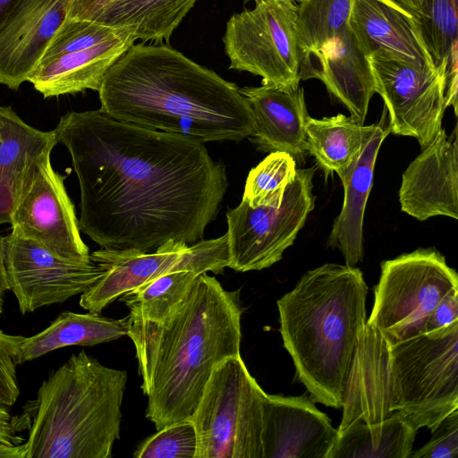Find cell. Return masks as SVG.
I'll return each mask as SVG.
<instances>
[{
    "mask_svg": "<svg viewBox=\"0 0 458 458\" xmlns=\"http://www.w3.org/2000/svg\"><path fill=\"white\" fill-rule=\"evenodd\" d=\"M90 257L104 274L81 293L80 305L97 314L125 293L164 274L181 270L220 274L229 264L226 233L191 245L169 242L152 252L101 248Z\"/></svg>",
    "mask_w": 458,
    "mask_h": 458,
    "instance_id": "8fae6325",
    "label": "cell"
},
{
    "mask_svg": "<svg viewBox=\"0 0 458 458\" xmlns=\"http://www.w3.org/2000/svg\"><path fill=\"white\" fill-rule=\"evenodd\" d=\"M291 1H293V2H294V3H301V2H302V1H304V0H291Z\"/></svg>",
    "mask_w": 458,
    "mask_h": 458,
    "instance_id": "f6af8a7d",
    "label": "cell"
},
{
    "mask_svg": "<svg viewBox=\"0 0 458 458\" xmlns=\"http://www.w3.org/2000/svg\"><path fill=\"white\" fill-rule=\"evenodd\" d=\"M54 131L78 178L80 229L102 249L152 252L202 240L228 187L204 143L100 109L67 113Z\"/></svg>",
    "mask_w": 458,
    "mask_h": 458,
    "instance_id": "6da1fadb",
    "label": "cell"
},
{
    "mask_svg": "<svg viewBox=\"0 0 458 458\" xmlns=\"http://www.w3.org/2000/svg\"><path fill=\"white\" fill-rule=\"evenodd\" d=\"M125 30L120 36L89 48L40 62L30 75L34 89L44 98L98 90L109 68L134 43Z\"/></svg>",
    "mask_w": 458,
    "mask_h": 458,
    "instance_id": "cb8c5ba5",
    "label": "cell"
},
{
    "mask_svg": "<svg viewBox=\"0 0 458 458\" xmlns=\"http://www.w3.org/2000/svg\"><path fill=\"white\" fill-rule=\"evenodd\" d=\"M431 438L411 458H457L458 456V409L445 417L431 431Z\"/></svg>",
    "mask_w": 458,
    "mask_h": 458,
    "instance_id": "d590c367",
    "label": "cell"
},
{
    "mask_svg": "<svg viewBox=\"0 0 458 458\" xmlns=\"http://www.w3.org/2000/svg\"><path fill=\"white\" fill-rule=\"evenodd\" d=\"M394 412L432 431L458 409V323L390 345Z\"/></svg>",
    "mask_w": 458,
    "mask_h": 458,
    "instance_id": "52a82bcc",
    "label": "cell"
},
{
    "mask_svg": "<svg viewBox=\"0 0 458 458\" xmlns=\"http://www.w3.org/2000/svg\"><path fill=\"white\" fill-rule=\"evenodd\" d=\"M9 290L4 267V237L0 234V316L4 310L5 292Z\"/></svg>",
    "mask_w": 458,
    "mask_h": 458,
    "instance_id": "60d3db41",
    "label": "cell"
},
{
    "mask_svg": "<svg viewBox=\"0 0 458 458\" xmlns=\"http://www.w3.org/2000/svg\"><path fill=\"white\" fill-rule=\"evenodd\" d=\"M296 170V162L290 154L271 152L250 171L242 201L251 208L279 206Z\"/></svg>",
    "mask_w": 458,
    "mask_h": 458,
    "instance_id": "4dcf8cb0",
    "label": "cell"
},
{
    "mask_svg": "<svg viewBox=\"0 0 458 458\" xmlns=\"http://www.w3.org/2000/svg\"><path fill=\"white\" fill-rule=\"evenodd\" d=\"M296 15L291 0H257L252 9L233 14L223 37L229 69L260 76L263 85L298 89L301 51Z\"/></svg>",
    "mask_w": 458,
    "mask_h": 458,
    "instance_id": "9c48e42d",
    "label": "cell"
},
{
    "mask_svg": "<svg viewBox=\"0 0 458 458\" xmlns=\"http://www.w3.org/2000/svg\"><path fill=\"white\" fill-rule=\"evenodd\" d=\"M246 1H251V0H246ZM253 1H257V0H253Z\"/></svg>",
    "mask_w": 458,
    "mask_h": 458,
    "instance_id": "bcb514c9",
    "label": "cell"
},
{
    "mask_svg": "<svg viewBox=\"0 0 458 458\" xmlns=\"http://www.w3.org/2000/svg\"><path fill=\"white\" fill-rule=\"evenodd\" d=\"M301 81L320 80L327 89L364 123L376 93L369 57L347 27L301 63Z\"/></svg>",
    "mask_w": 458,
    "mask_h": 458,
    "instance_id": "ffe728a7",
    "label": "cell"
},
{
    "mask_svg": "<svg viewBox=\"0 0 458 458\" xmlns=\"http://www.w3.org/2000/svg\"><path fill=\"white\" fill-rule=\"evenodd\" d=\"M46 154L31 174L11 215L12 233L29 239L55 255L71 259H90L81 237L74 205Z\"/></svg>",
    "mask_w": 458,
    "mask_h": 458,
    "instance_id": "4fadbf2b",
    "label": "cell"
},
{
    "mask_svg": "<svg viewBox=\"0 0 458 458\" xmlns=\"http://www.w3.org/2000/svg\"><path fill=\"white\" fill-rule=\"evenodd\" d=\"M376 124L364 125L352 116H309L305 124L307 152L313 156L326 176L336 173L343 178Z\"/></svg>",
    "mask_w": 458,
    "mask_h": 458,
    "instance_id": "484cf974",
    "label": "cell"
},
{
    "mask_svg": "<svg viewBox=\"0 0 458 458\" xmlns=\"http://www.w3.org/2000/svg\"><path fill=\"white\" fill-rule=\"evenodd\" d=\"M199 275L191 270L169 272L125 293L119 299L129 308L130 314L160 322L185 298Z\"/></svg>",
    "mask_w": 458,
    "mask_h": 458,
    "instance_id": "f1b7e54d",
    "label": "cell"
},
{
    "mask_svg": "<svg viewBox=\"0 0 458 458\" xmlns=\"http://www.w3.org/2000/svg\"><path fill=\"white\" fill-rule=\"evenodd\" d=\"M125 30L97 21L64 18L51 38L39 63L61 55L89 48L116 38Z\"/></svg>",
    "mask_w": 458,
    "mask_h": 458,
    "instance_id": "d6a6232c",
    "label": "cell"
},
{
    "mask_svg": "<svg viewBox=\"0 0 458 458\" xmlns=\"http://www.w3.org/2000/svg\"><path fill=\"white\" fill-rule=\"evenodd\" d=\"M348 27L369 58L437 69L416 15L394 0H352Z\"/></svg>",
    "mask_w": 458,
    "mask_h": 458,
    "instance_id": "ac0fdd59",
    "label": "cell"
},
{
    "mask_svg": "<svg viewBox=\"0 0 458 458\" xmlns=\"http://www.w3.org/2000/svg\"><path fill=\"white\" fill-rule=\"evenodd\" d=\"M30 416H12L8 406L0 402V442L8 445H20L24 441L19 432L29 428Z\"/></svg>",
    "mask_w": 458,
    "mask_h": 458,
    "instance_id": "74e56055",
    "label": "cell"
},
{
    "mask_svg": "<svg viewBox=\"0 0 458 458\" xmlns=\"http://www.w3.org/2000/svg\"><path fill=\"white\" fill-rule=\"evenodd\" d=\"M255 121L252 141L262 151H282L303 164L307 152L305 124L310 116L304 90L287 91L263 85L240 89Z\"/></svg>",
    "mask_w": 458,
    "mask_h": 458,
    "instance_id": "44dd1931",
    "label": "cell"
},
{
    "mask_svg": "<svg viewBox=\"0 0 458 458\" xmlns=\"http://www.w3.org/2000/svg\"><path fill=\"white\" fill-rule=\"evenodd\" d=\"M313 167L297 169L277 207L251 208L242 201L226 213L228 267L237 272L267 268L293 244L315 206Z\"/></svg>",
    "mask_w": 458,
    "mask_h": 458,
    "instance_id": "30bf717a",
    "label": "cell"
},
{
    "mask_svg": "<svg viewBox=\"0 0 458 458\" xmlns=\"http://www.w3.org/2000/svg\"><path fill=\"white\" fill-rule=\"evenodd\" d=\"M406 9L411 11L418 18L420 13L421 0H394Z\"/></svg>",
    "mask_w": 458,
    "mask_h": 458,
    "instance_id": "7bdbcfd3",
    "label": "cell"
},
{
    "mask_svg": "<svg viewBox=\"0 0 458 458\" xmlns=\"http://www.w3.org/2000/svg\"><path fill=\"white\" fill-rule=\"evenodd\" d=\"M403 212L420 220L445 216L458 219V131L441 128L402 175Z\"/></svg>",
    "mask_w": 458,
    "mask_h": 458,
    "instance_id": "9a60e30c",
    "label": "cell"
},
{
    "mask_svg": "<svg viewBox=\"0 0 458 458\" xmlns=\"http://www.w3.org/2000/svg\"><path fill=\"white\" fill-rule=\"evenodd\" d=\"M375 91L384 100L390 132L415 138L424 148L442 128L445 71L370 57Z\"/></svg>",
    "mask_w": 458,
    "mask_h": 458,
    "instance_id": "5bb4252c",
    "label": "cell"
},
{
    "mask_svg": "<svg viewBox=\"0 0 458 458\" xmlns=\"http://www.w3.org/2000/svg\"><path fill=\"white\" fill-rule=\"evenodd\" d=\"M456 287L457 273L435 249H418L385 260L367 321L389 345L420 335L441 299Z\"/></svg>",
    "mask_w": 458,
    "mask_h": 458,
    "instance_id": "ba28073f",
    "label": "cell"
},
{
    "mask_svg": "<svg viewBox=\"0 0 458 458\" xmlns=\"http://www.w3.org/2000/svg\"><path fill=\"white\" fill-rule=\"evenodd\" d=\"M27 445L25 443L20 445H8L0 442V458H26Z\"/></svg>",
    "mask_w": 458,
    "mask_h": 458,
    "instance_id": "b9f144b4",
    "label": "cell"
},
{
    "mask_svg": "<svg viewBox=\"0 0 458 458\" xmlns=\"http://www.w3.org/2000/svg\"><path fill=\"white\" fill-rule=\"evenodd\" d=\"M17 0H0V26Z\"/></svg>",
    "mask_w": 458,
    "mask_h": 458,
    "instance_id": "ee69618b",
    "label": "cell"
},
{
    "mask_svg": "<svg viewBox=\"0 0 458 458\" xmlns=\"http://www.w3.org/2000/svg\"><path fill=\"white\" fill-rule=\"evenodd\" d=\"M266 394L241 355L218 364L189 418L198 436L195 458H263Z\"/></svg>",
    "mask_w": 458,
    "mask_h": 458,
    "instance_id": "8992f818",
    "label": "cell"
},
{
    "mask_svg": "<svg viewBox=\"0 0 458 458\" xmlns=\"http://www.w3.org/2000/svg\"><path fill=\"white\" fill-rule=\"evenodd\" d=\"M25 336L0 330V402L13 406L21 394L17 366L21 365V346Z\"/></svg>",
    "mask_w": 458,
    "mask_h": 458,
    "instance_id": "e575fe53",
    "label": "cell"
},
{
    "mask_svg": "<svg viewBox=\"0 0 458 458\" xmlns=\"http://www.w3.org/2000/svg\"><path fill=\"white\" fill-rule=\"evenodd\" d=\"M417 20L436 68L445 71L452 50L458 45L457 0H421Z\"/></svg>",
    "mask_w": 458,
    "mask_h": 458,
    "instance_id": "1f68e13d",
    "label": "cell"
},
{
    "mask_svg": "<svg viewBox=\"0 0 458 458\" xmlns=\"http://www.w3.org/2000/svg\"><path fill=\"white\" fill-rule=\"evenodd\" d=\"M458 323V287L446 293L433 310L425 333L442 330Z\"/></svg>",
    "mask_w": 458,
    "mask_h": 458,
    "instance_id": "8d00e7d4",
    "label": "cell"
},
{
    "mask_svg": "<svg viewBox=\"0 0 458 458\" xmlns=\"http://www.w3.org/2000/svg\"><path fill=\"white\" fill-rule=\"evenodd\" d=\"M457 57L458 45L454 46L447 61L445 71V106L453 107L454 114L457 115Z\"/></svg>",
    "mask_w": 458,
    "mask_h": 458,
    "instance_id": "ab89813d",
    "label": "cell"
},
{
    "mask_svg": "<svg viewBox=\"0 0 458 458\" xmlns=\"http://www.w3.org/2000/svg\"><path fill=\"white\" fill-rule=\"evenodd\" d=\"M390 132L386 109L374 131L365 140L359 157L341 178L344 202L335 219L328 245L338 249L345 265L354 267L363 259V219L367 200L373 184L374 168L378 150Z\"/></svg>",
    "mask_w": 458,
    "mask_h": 458,
    "instance_id": "7402d4cb",
    "label": "cell"
},
{
    "mask_svg": "<svg viewBox=\"0 0 458 458\" xmlns=\"http://www.w3.org/2000/svg\"><path fill=\"white\" fill-rule=\"evenodd\" d=\"M390 345L366 322L360 335L344 394L338 433L357 421L377 424L394 413Z\"/></svg>",
    "mask_w": 458,
    "mask_h": 458,
    "instance_id": "d6986e66",
    "label": "cell"
},
{
    "mask_svg": "<svg viewBox=\"0 0 458 458\" xmlns=\"http://www.w3.org/2000/svg\"><path fill=\"white\" fill-rule=\"evenodd\" d=\"M127 372L81 351L52 370L28 413L26 458H110Z\"/></svg>",
    "mask_w": 458,
    "mask_h": 458,
    "instance_id": "5b68a950",
    "label": "cell"
},
{
    "mask_svg": "<svg viewBox=\"0 0 458 458\" xmlns=\"http://www.w3.org/2000/svg\"><path fill=\"white\" fill-rule=\"evenodd\" d=\"M417 430L399 411L377 424L357 421L338 433L327 458H408Z\"/></svg>",
    "mask_w": 458,
    "mask_h": 458,
    "instance_id": "4316f807",
    "label": "cell"
},
{
    "mask_svg": "<svg viewBox=\"0 0 458 458\" xmlns=\"http://www.w3.org/2000/svg\"><path fill=\"white\" fill-rule=\"evenodd\" d=\"M197 0H114L97 22L129 30L134 39L168 41Z\"/></svg>",
    "mask_w": 458,
    "mask_h": 458,
    "instance_id": "83f0119b",
    "label": "cell"
},
{
    "mask_svg": "<svg viewBox=\"0 0 458 458\" xmlns=\"http://www.w3.org/2000/svg\"><path fill=\"white\" fill-rule=\"evenodd\" d=\"M368 286L355 267L327 263L306 272L277 301L280 334L301 382L316 403L341 409L367 322Z\"/></svg>",
    "mask_w": 458,
    "mask_h": 458,
    "instance_id": "277c9868",
    "label": "cell"
},
{
    "mask_svg": "<svg viewBox=\"0 0 458 458\" xmlns=\"http://www.w3.org/2000/svg\"><path fill=\"white\" fill-rule=\"evenodd\" d=\"M241 290L227 291L207 273L160 322L129 314L146 417L158 430L189 419L214 369L241 355Z\"/></svg>",
    "mask_w": 458,
    "mask_h": 458,
    "instance_id": "3957f363",
    "label": "cell"
},
{
    "mask_svg": "<svg viewBox=\"0 0 458 458\" xmlns=\"http://www.w3.org/2000/svg\"><path fill=\"white\" fill-rule=\"evenodd\" d=\"M129 317L114 319L97 313L64 311L41 332L25 337L21 364L50 352L72 345L92 346L128 335Z\"/></svg>",
    "mask_w": 458,
    "mask_h": 458,
    "instance_id": "d4e9b609",
    "label": "cell"
},
{
    "mask_svg": "<svg viewBox=\"0 0 458 458\" xmlns=\"http://www.w3.org/2000/svg\"><path fill=\"white\" fill-rule=\"evenodd\" d=\"M4 267L9 290L21 314L63 303L84 293L104 274L91 257L62 258L13 233L4 237Z\"/></svg>",
    "mask_w": 458,
    "mask_h": 458,
    "instance_id": "7c38bea8",
    "label": "cell"
},
{
    "mask_svg": "<svg viewBox=\"0 0 458 458\" xmlns=\"http://www.w3.org/2000/svg\"><path fill=\"white\" fill-rule=\"evenodd\" d=\"M337 437L331 420L306 394H266L263 458H327Z\"/></svg>",
    "mask_w": 458,
    "mask_h": 458,
    "instance_id": "2e32d148",
    "label": "cell"
},
{
    "mask_svg": "<svg viewBox=\"0 0 458 458\" xmlns=\"http://www.w3.org/2000/svg\"><path fill=\"white\" fill-rule=\"evenodd\" d=\"M100 110L123 123L205 143L240 141L255 132L236 84L170 46L133 44L98 90Z\"/></svg>",
    "mask_w": 458,
    "mask_h": 458,
    "instance_id": "7a4b0ae2",
    "label": "cell"
},
{
    "mask_svg": "<svg viewBox=\"0 0 458 458\" xmlns=\"http://www.w3.org/2000/svg\"><path fill=\"white\" fill-rule=\"evenodd\" d=\"M114 0H69L65 19L98 21Z\"/></svg>",
    "mask_w": 458,
    "mask_h": 458,
    "instance_id": "f35d334b",
    "label": "cell"
},
{
    "mask_svg": "<svg viewBox=\"0 0 458 458\" xmlns=\"http://www.w3.org/2000/svg\"><path fill=\"white\" fill-rule=\"evenodd\" d=\"M352 4V0H304L297 4L301 62L347 27Z\"/></svg>",
    "mask_w": 458,
    "mask_h": 458,
    "instance_id": "f546056e",
    "label": "cell"
},
{
    "mask_svg": "<svg viewBox=\"0 0 458 458\" xmlns=\"http://www.w3.org/2000/svg\"><path fill=\"white\" fill-rule=\"evenodd\" d=\"M57 143L54 130L36 129L11 106H0V225L10 224L15 202L30 176Z\"/></svg>",
    "mask_w": 458,
    "mask_h": 458,
    "instance_id": "603a6c76",
    "label": "cell"
},
{
    "mask_svg": "<svg viewBox=\"0 0 458 458\" xmlns=\"http://www.w3.org/2000/svg\"><path fill=\"white\" fill-rule=\"evenodd\" d=\"M198 436L190 419L165 426L134 451L136 458H195Z\"/></svg>",
    "mask_w": 458,
    "mask_h": 458,
    "instance_id": "836d02e7",
    "label": "cell"
},
{
    "mask_svg": "<svg viewBox=\"0 0 458 458\" xmlns=\"http://www.w3.org/2000/svg\"><path fill=\"white\" fill-rule=\"evenodd\" d=\"M69 0H17L0 26V83L28 81L65 18Z\"/></svg>",
    "mask_w": 458,
    "mask_h": 458,
    "instance_id": "e0dca14e",
    "label": "cell"
}]
</instances>
